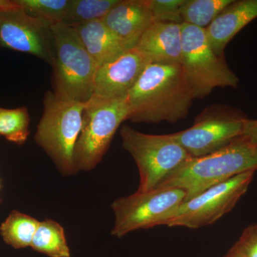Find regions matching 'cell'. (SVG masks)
I'll use <instances>...</instances> for the list:
<instances>
[{
    "label": "cell",
    "instance_id": "277c9868",
    "mask_svg": "<svg viewBox=\"0 0 257 257\" xmlns=\"http://www.w3.org/2000/svg\"><path fill=\"white\" fill-rule=\"evenodd\" d=\"M126 96L104 99L95 95L84 104L80 133L74 151L75 172L92 170L109 150L120 124L127 120Z\"/></svg>",
    "mask_w": 257,
    "mask_h": 257
},
{
    "label": "cell",
    "instance_id": "5b68a950",
    "mask_svg": "<svg viewBox=\"0 0 257 257\" xmlns=\"http://www.w3.org/2000/svg\"><path fill=\"white\" fill-rule=\"evenodd\" d=\"M55 40L53 92L60 97L86 102L94 91L96 64L83 46L75 29L52 25Z\"/></svg>",
    "mask_w": 257,
    "mask_h": 257
},
{
    "label": "cell",
    "instance_id": "4316f807",
    "mask_svg": "<svg viewBox=\"0 0 257 257\" xmlns=\"http://www.w3.org/2000/svg\"><path fill=\"white\" fill-rule=\"evenodd\" d=\"M224 257H246L243 254V253L239 249V248L234 244L231 249L229 250V252L226 253V256Z\"/></svg>",
    "mask_w": 257,
    "mask_h": 257
},
{
    "label": "cell",
    "instance_id": "7a4b0ae2",
    "mask_svg": "<svg viewBox=\"0 0 257 257\" xmlns=\"http://www.w3.org/2000/svg\"><path fill=\"white\" fill-rule=\"evenodd\" d=\"M256 170L257 145L241 136L209 155L190 157L158 187L182 189L186 202L235 176Z\"/></svg>",
    "mask_w": 257,
    "mask_h": 257
},
{
    "label": "cell",
    "instance_id": "8fae6325",
    "mask_svg": "<svg viewBox=\"0 0 257 257\" xmlns=\"http://www.w3.org/2000/svg\"><path fill=\"white\" fill-rule=\"evenodd\" d=\"M0 46L35 56L52 67L55 62L52 25L22 10L0 14Z\"/></svg>",
    "mask_w": 257,
    "mask_h": 257
},
{
    "label": "cell",
    "instance_id": "ffe728a7",
    "mask_svg": "<svg viewBox=\"0 0 257 257\" xmlns=\"http://www.w3.org/2000/svg\"><path fill=\"white\" fill-rule=\"evenodd\" d=\"M120 0H72L62 23L71 28L102 20Z\"/></svg>",
    "mask_w": 257,
    "mask_h": 257
},
{
    "label": "cell",
    "instance_id": "9a60e30c",
    "mask_svg": "<svg viewBox=\"0 0 257 257\" xmlns=\"http://www.w3.org/2000/svg\"><path fill=\"white\" fill-rule=\"evenodd\" d=\"M257 18V0H239L228 5L205 29L208 41L218 55L235 35Z\"/></svg>",
    "mask_w": 257,
    "mask_h": 257
},
{
    "label": "cell",
    "instance_id": "ba28073f",
    "mask_svg": "<svg viewBox=\"0 0 257 257\" xmlns=\"http://www.w3.org/2000/svg\"><path fill=\"white\" fill-rule=\"evenodd\" d=\"M186 197L182 189L158 187L119 198L111 204L115 216L111 234L121 238L135 230L167 226Z\"/></svg>",
    "mask_w": 257,
    "mask_h": 257
},
{
    "label": "cell",
    "instance_id": "3957f363",
    "mask_svg": "<svg viewBox=\"0 0 257 257\" xmlns=\"http://www.w3.org/2000/svg\"><path fill=\"white\" fill-rule=\"evenodd\" d=\"M84 104L60 97L53 91L47 92L44 98L35 141L64 175L76 173L74 151L82 128Z\"/></svg>",
    "mask_w": 257,
    "mask_h": 257
},
{
    "label": "cell",
    "instance_id": "8992f818",
    "mask_svg": "<svg viewBox=\"0 0 257 257\" xmlns=\"http://www.w3.org/2000/svg\"><path fill=\"white\" fill-rule=\"evenodd\" d=\"M181 66L194 99L209 95L217 87H237L239 79L224 55H218L208 41L205 30L182 24Z\"/></svg>",
    "mask_w": 257,
    "mask_h": 257
},
{
    "label": "cell",
    "instance_id": "52a82bcc",
    "mask_svg": "<svg viewBox=\"0 0 257 257\" xmlns=\"http://www.w3.org/2000/svg\"><path fill=\"white\" fill-rule=\"evenodd\" d=\"M120 135L123 147L132 155L138 167L140 182L138 192L156 189L191 157L171 134L148 135L123 125Z\"/></svg>",
    "mask_w": 257,
    "mask_h": 257
},
{
    "label": "cell",
    "instance_id": "484cf974",
    "mask_svg": "<svg viewBox=\"0 0 257 257\" xmlns=\"http://www.w3.org/2000/svg\"><path fill=\"white\" fill-rule=\"evenodd\" d=\"M17 0H0V14L20 10Z\"/></svg>",
    "mask_w": 257,
    "mask_h": 257
},
{
    "label": "cell",
    "instance_id": "9c48e42d",
    "mask_svg": "<svg viewBox=\"0 0 257 257\" xmlns=\"http://www.w3.org/2000/svg\"><path fill=\"white\" fill-rule=\"evenodd\" d=\"M254 171L235 176L182 203L167 226L198 229L212 224L229 212L246 192Z\"/></svg>",
    "mask_w": 257,
    "mask_h": 257
},
{
    "label": "cell",
    "instance_id": "83f0119b",
    "mask_svg": "<svg viewBox=\"0 0 257 257\" xmlns=\"http://www.w3.org/2000/svg\"><path fill=\"white\" fill-rule=\"evenodd\" d=\"M1 109H2V108H1V107H0V110H1Z\"/></svg>",
    "mask_w": 257,
    "mask_h": 257
},
{
    "label": "cell",
    "instance_id": "cb8c5ba5",
    "mask_svg": "<svg viewBox=\"0 0 257 257\" xmlns=\"http://www.w3.org/2000/svg\"><path fill=\"white\" fill-rule=\"evenodd\" d=\"M246 257H257V224L243 230L239 241L235 243Z\"/></svg>",
    "mask_w": 257,
    "mask_h": 257
},
{
    "label": "cell",
    "instance_id": "d4e9b609",
    "mask_svg": "<svg viewBox=\"0 0 257 257\" xmlns=\"http://www.w3.org/2000/svg\"><path fill=\"white\" fill-rule=\"evenodd\" d=\"M241 136L257 145V119H247Z\"/></svg>",
    "mask_w": 257,
    "mask_h": 257
},
{
    "label": "cell",
    "instance_id": "4fadbf2b",
    "mask_svg": "<svg viewBox=\"0 0 257 257\" xmlns=\"http://www.w3.org/2000/svg\"><path fill=\"white\" fill-rule=\"evenodd\" d=\"M102 20L128 49L137 46L147 29L155 21L149 0H120Z\"/></svg>",
    "mask_w": 257,
    "mask_h": 257
},
{
    "label": "cell",
    "instance_id": "6da1fadb",
    "mask_svg": "<svg viewBox=\"0 0 257 257\" xmlns=\"http://www.w3.org/2000/svg\"><path fill=\"white\" fill-rule=\"evenodd\" d=\"M194 99L180 64L150 63L126 95L127 120L175 123L189 114Z\"/></svg>",
    "mask_w": 257,
    "mask_h": 257
},
{
    "label": "cell",
    "instance_id": "603a6c76",
    "mask_svg": "<svg viewBox=\"0 0 257 257\" xmlns=\"http://www.w3.org/2000/svg\"><path fill=\"white\" fill-rule=\"evenodd\" d=\"M184 0H149L155 21L182 24L180 10Z\"/></svg>",
    "mask_w": 257,
    "mask_h": 257
},
{
    "label": "cell",
    "instance_id": "ac0fdd59",
    "mask_svg": "<svg viewBox=\"0 0 257 257\" xmlns=\"http://www.w3.org/2000/svg\"><path fill=\"white\" fill-rule=\"evenodd\" d=\"M40 221L32 216L13 211L0 226L3 240L15 248L31 246Z\"/></svg>",
    "mask_w": 257,
    "mask_h": 257
},
{
    "label": "cell",
    "instance_id": "2e32d148",
    "mask_svg": "<svg viewBox=\"0 0 257 257\" xmlns=\"http://www.w3.org/2000/svg\"><path fill=\"white\" fill-rule=\"evenodd\" d=\"M73 28L97 67L128 50L102 20H94Z\"/></svg>",
    "mask_w": 257,
    "mask_h": 257
},
{
    "label": "cell",
    "instance_id": "7402d4cb",
    "mask_svg": "<svg viewBox=\"0 0 257 257\" xmlns=\"http://www.w3.org/2000/svg\"><path fill=\"white\" fill-rule=\"evenodd\" d=\"M30 116L25 106L0 110V135L9 141L22 145L26 141L30 131Z\"/></svg>",
    "mask_w": 257,
    "mask_h": 257
},
{
    "label": "cell",
    "instance_id": "7c38bea8",
    "mask_svg": "<svg viewBox=\"0 0 257 257\" xmlns=\"http://www.w3.org/2000/svg\"><path fill=\"white\" fill-rule=\"evenodd\" d=\"M138 47L128 49L96 69L93 95L104 99L124 97L150 64Z\"/></svg>",
    "mask_w": 257,
    "mask_h": 257
},
{
    "label": "cell",
    "instance_id": "30bf717a",
    "mask_svg": "<svg viewBox=\"0 0 257 257\" xmlns=\"http://www.w3.org/2000/svg\"><path fill=\"white\" fill-rule=\"evenodd\" d=\"M247 119L229 107H211L198 116L192 126L171 135L191 157H202L241 137Z\"/></svg>",
    "mask_w": 257,
    "mask_h": 257
},
{
    "label": "cell",
    "instance_id": "d6986e66",
    "mask_svg": "<svg viewBox=\"0 0 257 257\" xmlns=\"http://www.w3.org/2000/svg\"><path fill=\"white\" fill-rule=\"evenodd\" d=\"M233 0H184L180 10L182 23L207 29Z\"/></svg>",
    "mask_w": 257,
    "mask_h": 257
},
{
    "label": "cell",
    "instance_id": "5bb4252c",
    "mask_svg": "<svg viewBox=\"0 0 257 257\" xmlns=\"http://www.w3.org/2000/svg\"><path fill=\"white\" fill-rule=\"evenodd\" d=\"M136 47L147 56L150 63L180 64L182 24L154 22Z\"/></svg>",
    "mask_w": 257,
    "mask_h": 257
},
{
    "label": "cell",
    "instance_id": "e0dca14e",
    "mask_svg": "<svg viewBox=\"0 0 257 257\" xmlns=\"http://www.w3.org/2000/svg\"><path fill=\"white\" fill-rule=\"evenodd\" d=\"M30 246L50 257H70L63 227L52 219L40 221Z\"/></svg>",
    "mask_w": 257,
    "mask_h": 257
},
{
    "label": "cell",
    "instance_id": "44dd1931",
    "mask_svg": "<svg viewBox=\"0 0 257 257\" xmlns=\"http://www.w3.org/2000/svg\"><path fill=\"white\" fill-rule=\"evenodd\" d=\"M72 0H17L20 9L50 24L62 23Z\"/></svg>",
    "mask_w": 257,
    "mask_h": 257
}]
</instances>
